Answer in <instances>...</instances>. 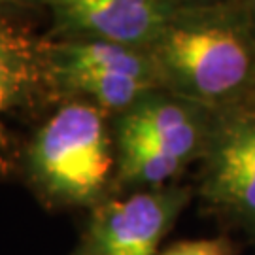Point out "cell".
Returning a JSON list of instances; mask_svg holds the SVG:
<instances>
[{
    "mask_svg": "<svg viewBox=\"0 0 255 255\" xmlns=\"http://www.w3.org/2000/svg\"><path fill=\"white\" fill-rule=\"evenodd\" d=\"M112 118L89 102L63 99L30 130L19 180L49 212H91L114 197Z\"/></svg>",
    "mask_w": 255,
    "mask_h": 255,
    "instance_id": "2",
    "label": "cell"
},
{
    "mask_svg": "<svg viewBox=\"0 0 255 255\" xmlns=\"http://www.w3.org/2000/svg\"><path fill=\"white\" fill-rule=\"evenodd\" d=\"M195 195L255 240V95L210 114Z\"/></svg>",
    "mask_w": 255,
    "mask_h": 255,
    "instance_id": "4",
    "label": "cell"
},
{
    "mask_svg": "<svg viewBox=\"0 0 255 255\" xmlns=\"http://www.w3.org/2000/svg\"><path fill=\"white\" fill-rule=\"evenodd\" d=\"M210 110L168 91H151L112 119L114 136L138 138L172 155L187 168L201 161L210 127Z\"/></svg>",
    "mask_w": 255,
    "mask_h": 255,
    "instance_id": "7",
    "label": "cell"
},
{
    "mask_svg": "<svg viewBox=\"0 0 255 255\" xmlns=\"http://www.w3.org/2000/svg\"><path fill=\"white\" fill-rule=\"evenodd\" d=\"M242 8H244V13H246L248 27H250V32H252V38H254L255 44V0H242Z\"/></svg>",
    "mask_w": 255,
    "mask_h": 255,
    "instance_id": "9",
    "label": "cell"
},
{
    "mask_svg": "<svg viewBox=\"0 0 255 255\" xmlns=\"http://www.w3.org/2000/svg\"><path fill=\"white\" fill-rule=\"evenodd\" d=\"M159 255H238L235 242L227 237L180 240L159 252Z\"/></svg>",
    "mask_w": 255,
    "mask_h": 255,
    "instance_id": "8",
    "label": "cell"
},
{
    "mask_svg": "<svg viewBox=\"0 0 255 255\" xmlns=\"http://www.w3.org/2000/svg\"><path fill=\"white\" fill-rule=\"evenodd\" d=\"M193 197L195 187L182 183L110 197L89 212L70 255H159Z\"/></svg>",
    "mask_w": 255,
    "mask_h": 255,
    "instance_id": "5",
    "label": "cell"
},
{
    "mask_svg": "<svg viewBox=\"0 0 255 255\" xmlns=\"http://www.w3.org/2000/svg\"><path fill=\"white\" fill-rule=\"evenodd\" d=\"M147 55L163 91L210 112L255 95V44L242 0H182Z\"/></svg>",
    "mask_w": 255,
    "mask_h": 255,
    "instance_id": "1",
    "label": "cell"
},
{
    "mask_svg": "<svg viewBox=\"0 0 255 255\" xmlns=\"http://www.w3.org/2000/svg\"><path fill=\"white\" fill-rule=\"evenodd\" d=\"M44 2L0 0V183L19 180L30 130L61 101L49 70Z\"/></svg>",
    "mask_w": 255,
    "mask_h": 255,
    "instance_id": "3",
    "label": "cell"
},
{
    "mask_svg": "<svg viewBox=\"0 0 255 255\" xmlns=\"http://www.w3.org/2000/svg\"><path fill=\"white\" fill-rule=\"evenodd\" d=\"M182 0H49L47 36L85 38L149 51L176 17Z\"/></svg>",
    "mask_w": 255,
    "mask_h": 255,
    "instance_id": "6",
    "label": "cell"
}]
</instances>
